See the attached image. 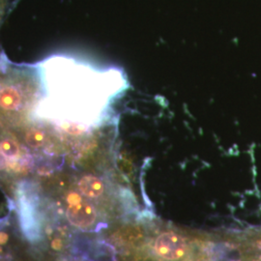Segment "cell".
<instances>
[{"mask_svg":"<svg viewBox=\"0 0 261 261\" xmlns=\"http://www.w3.org/2000/svg\"><path fill=\"white\" fill-rule=\"evenodd\" d=\"M0 153L7 158H15L19 154V144L13 140H4L0 142Z\"/></svg>","mask_w":261,"mask_h":261,"instance_id":"6","label":"cell"},{"mask_svg":"<svg viewBox=\"0 0 261 261\" xmlns=\"http://www.w3.org/2000/svg\"><path fill=\"white\" fill-rule=\"evenodd\" d=\"M69 207L67 209V218L71 224L81 228H87L95 223L97 213L93 205L84 201L75 193L68 196Z\"/></svg>","mask_w":261,"mask_h":261,"instance_id":"1","label":"cell"},{"mask_svg":"<svg viewBox=\"0 0 261 261\" xmlns=\"http://www.w3.org/2000/svg\"><path fill=\"white\" fill-rule=\"evenodd\" d=\"M28 145L33 148H39L44 145L46 141V135L44 132L37 129L30 130L25 136Z\"/></svg>","mask_w":261,"mask_h":261,"instance_id":"5","label":"cell"},{"mask_svg":"<svg viewBox=\"0 0 261 261\" xmlns=\"http://www.w3.org/2000/svg\"><path fill=\"white\" fill-rule=\"evenodd\" d=\"M154 250L156 254L166 260H178L188 252L185 239L173 232H165L157 238Z\"/></svg>","mask_w":261,"mask_h":261,"instance_id":"2","label":"cell"},{"mask_svg":"<svg viewBox=\"0 0 261 261\" xmlns=\"http://www.w3.org/2000/svg\"><path fill=\"white\" fill-rule=\"evenodd\" d=\"M21 105V94L17 87L5 85L0 87V108L5 111H16Z\"/></svg>","mask_w":261,"mask_h":261,"instance_id":"3","label":"cell"},{"mask_svg":"<svg viewBox=\"0 0 261 261\" xmlns=\"http://www.w3.org/2000/svg\"><path fill=\"white\" fill-rule=\"evenodd\" d=\"M5 167H6V161H5V156H4V155H2V154L0 153V170L4 169Z\"/></svg>","mask_w":261,"mask_h":261,"instance_id":"7","label":"cell"},{"mask_svg":"<svg viewBox=\"0 0 261 261\" xmlns=\"http://www.w3.org/2000/svg\"><path fill=\"white\" fill-rule=\"evenodd\" d=\"M77 186L84 196L90 198H96L102 196L105 191L103 181L93 175L84 176L79 181Z\"/></svg>","mask_w":261,"mask_h":261,"instance_id":"4","label":"cell"}]
</instances>
